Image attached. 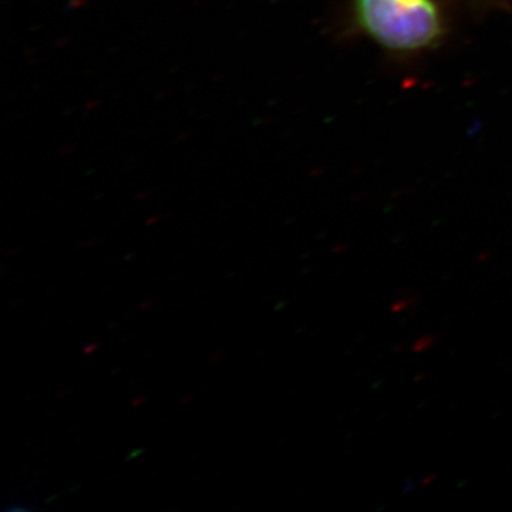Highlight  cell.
<instances>
[{
    "mask_svg": "<svg viewBox=\"0 0 512 512\" xmlns=\"http://www.w3.org/2000/svg\"><path fill=\"white\" fill-rule=\"evenodd\" d=\"M355 12L367 35L399 52L429 47L443 32L434 0H355Z\"/></svg>",
    "mask_w": 512,
    "mask_h": 512,
    "instance_id": "cell-1",
    "label": "cell"
}]
</instances>
